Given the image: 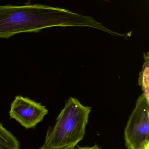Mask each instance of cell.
<instances>
[{"label":"cell","instance_id":"obj_7","mask_svg":"<svg viewBox=\"0 0 149 149\" xmlns=\"http://www.w3.org/2000/svg\"><path fill=\"white\" fill-rule=\"evenodd\" d=\"M70 149H101V148L98 146V145L95 144L94 146H92V147H80V148H72Z\"/></svg>","mask_w":149,"mask_h":149},{"label":"cell","instance_id":"obj_4","mask_svg":"<svg viewBox=\"0 0 149 149\" xmlns=\"http://www.w3.org/2000/svg\"><path fill=\"white\" fill-rule=\"evenodd\" d=\"M48 113L45 106L27 97L17 95L11 103L9 113L26 129L35 128Z\"/></svg>","mask_w":149,"mask_h":149},{"label":"cell","instance_id":"obj_1","mask_svg":"<svg viewBox=\"0 0 149 149\" xmlns=\"http://www.w3.org/2000/svg\"><path fill=\"white\" fill-rule=\"evenodd\" d=\"M82 21L77 13L42 4L0 6V38L50 27H80Z\"/></svg>","mask_w":149,"mask_h":149},{"label":"cell","instance_id":"obj_9","mask_svg":"<svg viewBox=\"0 0 149 149\" xmlns=\"http://www.w3.org/2000/svg\"><path fill=\"white\" fill-rule=\"evenodd\" d=\"M148 149H149V148H148Z\"/></svg>","mask_w":149,"mask_h":149},{"label":"cell","instance_id":"obj_2","mask_svg":"<svg viewBox=\"0 0 149 149\" xmlns=\"http://www.w3.org/2000/svg\"><path fill=\"white\" fill-rule=\"evenodd\" d=\"M92 108L71 97L58 116L53 128L48 129L43 149L74 148L83 140Z\"/></svg>","mask_w":149,"mask_h":149},{"label":"cell","instance_id":"obj_8","mask_svg":"<svg viewBox=\"0 0 149 149\" xmlns=\"http://www.w3.org/2000/svg\"><path fill=\"white\" fill-rule=\"evenodd\" d=\"M39 149H42V148H39Z\"/></svg>","mask_w":149,"mask_h":149},{"label":"cell","instance_id":"obj_5","mask_svg":"<svg viewBox=\"0 0 149 149\" xmlns=\"http://www.w3.org/2000/svg\"><path fill=\"white\" fill-rule=\"evenodd\" d=\"M144 63L143 66L142 70L140 73L138 84L141 86L145 98L147 101L149 102V54H143Z\"/></svg>","mask_w":149,"mask_h":149},{"label":"cell","instance_id":"obj_6","mask_svg":"<svg viewBox=\"0 0 149 149\" xmlns=\"http://www.w3.org/2000/svg\"><path fill=\"white\" fill-rule=\"evenodd\" d=\"M0 149H20L17 138L0 123Z\"/></svg>","mask_w":149,"mask_h":149},{"label":"cell","instance_id":"obj_3","mask_svg":"<svg viewBox=\"0 0 149 149\" xmlns=\"http://www.w3.org/2000/svg\"><path fill=\"white\" fill-rule=\"evenodd\" d=\"M125 145L128 149L149 148V102L143 93L136 104L124 130Z\"/></svg>","mask_w":149,"mask_h":149}]
</instances>
